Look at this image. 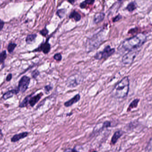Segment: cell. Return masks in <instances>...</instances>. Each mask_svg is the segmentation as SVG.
<instances>
[{
    "mask_svg": "<svg viewBox=\"0 0 152 152\" xmlns=\"http://www.w3.org/2000/svg\"><path fill=\"white\" fill-rule=\"evenodd\" d=\"M147 41V36L143 33H139L131 38L125 40L122 43V47L125 50H138Z\"/></svg>",
    "mask_w": 152,
    "mask_h": 152,
    "instance_id": "obj_1",
    "label": "cell"
},
{
    "mask_svg": "<svg viewBox=\"0 0 152 152\" xmlns=\"http://www.w3.org/2000/svg\"><path fill=\"white\" fill-rule=\"evenodd\" d=\"M129 80L126 76L117 83L114 87L111 94L115 98L124 99L129 94Z\"/></svg>",
    "mask_w": 152,
    "mask_h": 152,
    "instance_id": "obj_2",
    "label": "cell"
},
{
    "mask_svg": "<svg viewBox=\"0 0 152 152\" xmlns=\"http://www.w3.org/2000/svg\"><path fill=\"white\" fill-rule=\"evenodd\" d=\"M105 32L101 30L87 40L86 49L88 52L93 51L99 47L104 39Z\"/></svg>",
    "mask_w": 152,
    "mask_h": 152,
    "instance_id": "obj_3",
    "label": "cell"
},
{
    "mask_svg": "<svg viewBox=\"0 0 152 152\" xmlns=\"http://www.w3.org/2000/svg\"><path fill=\"white\" fill-rule=\"evenodd\" d=\"M115 52L114 48H112L110 46H107L102 51L97 52L94 56V58L97 60L107 59L112 56Z\"/></svg>",
    "mask_w": 152,
    "mask_h": 152,
    "instance_id": "obj_4",
    "label": "cell"
},
{
    "mask_svg": "<svg viewBox=\"0 0 152 152\" xmlns=\"http://www.w3.org/2000/svg\"><path fill=\"white\" fill-rule=\"evenodd\" d=\"M83 77L80 75L74 74L70 76L66 81L68 88H74L80 84L83 81Z\"/></svg>",
    "mask_w": 152,
    "mask_h": 152,
    "instance_id": "obj_5",
    "label": "cell"
},
{
    "mask_svg": "<svg viewBox=\"0 0 152 152\" xmlns=\"http://www.w3.org/2000/svg\"><path fill=\"white\" fill-rule=\"evenodd\" d=\"M138 50H129L124 56L122 58V62L125 65L130 64L134 61L139 53Z\"/></svg>",
    "mask_w": 152,
    "mask_h": 152,
    "instance_id": "obj_6",
    "label": "cell"
},
{
    "mask_svg": "<svg viewBox=\"0 0 152 152\" xmlns=\"http://www.w3.org/2000/svg\"><path fill=\"white\" fill-rule=\"evenodd\" d=\"M31 79L28 76H23L18 83V86L17 89L19 91H21L22 93L25 92L29 87L30 84Z\"/></svg>",
    "mask_w": 152,
    "mask_h": 152,
    "instance_id": "obj_7",
    "label": "cell"
},
{
    "mask_svg": "<svg viewBox=\"0 0 152 152\" xmlns=\"http://www.w3.org/2000/svg\"><path fill=\"white\" fill-rule=\"evenodd\" d=\"M50 45L48 42V39L44 42L42 43L38 48L34 50L33 51H42L45 54H47L50 52Z\"/></svg>",
    "mask_w": 152,
    "mask_h": 152,
    "instance_id": "obj_8",
    "label": "cell"
},
{
    "mask_svg": "<svg viewBox=\"0 0 152 152\" xmlns=\"http://www.w3.org/2000/svg\"><path fill=\"white\" fill-rule=\"evenodd\" d=\"M80 94H76L71 99L66 101L64 104L66 107H69L72 106L74 104L77 103L78 101H80Z\"/></svg>",
    "mask_w": 152,
    "mask_h": 152,
    "instance_id": "obj_9",
    "label": "cell"
},
{
    "mask_svg": "<svg viewBox=\"0 0 152 152\" xmlns=\"http://www.w3.org/2000/svg\"><path fill=\"white\" fill-rule=\"evenodd\" d=\"M42 96H43V93L42 92H40L39 94H37L36 96L31 97L30 99H29V104H30L31 106L32 107H34V106L39 101Z\"/></svg>",
    "mask_w": 152,
    "mask_h": 152,
    "instance_id": "obj_10",
    "label": "cell"
},
{
    "mask_svg": "<svg viewBox=\"0 0 152 152\" xmlns=\"http://www.w3.org/2000/svg\"><path fill=\"white\" fill-rule=\"evenodd\" d=\"M19 92V91L17 88L11 90L9 91H7V92L4 93L3 96H2V98L4 100H7V99H9L10 98H12L14 96V95H17V94H18Z\"/></svg>",
    "mask_w": 152,
    "mask_h": 152,
    "instance_id": "obj_11",
    "label": "cell"
},
{
    "mask_svg": "<svg viewBox=\"0 0 152 152\" xmlns=\"http://www.w3.org/2000/svg\"><path fill=\"white\" fill-rule=\"evenodd\" d=\"M28 132H23L22 133H19V134H16L13 136V137L11 139V141L12 142H16L19 141L20 140L22 139L25 138L27 137L28 135Z\"/></svg>",
    "mask_w": 152,
    "mask_h": 152,
    "instance_id": "obj_12",
    "label": "cell"
},
{
    "mask_svg": "<svg viewBox=\"0 0 152 152\" xmlns=\"http://www.w3.org/2000/svg\"><path fill=\"white\" fill-rule=\"evenodd\" d=\"M105 15L104 13H98L95 15L93 19V23L95 24L99 23L103 21Z\"/></svg>",
    "mask_w": 152,
    "mask_h": 152,
    "instance_id": "obj_13",
    "label": "cell"
},
{
    "mask_svg": "<svg viewBox=\"0 0 152 152\" xmlns=\"http://www.w3.org/2000/svg\"><path fill=\"white\" fill-rule=\"evenodd\" d=\"M123 134V132L119 130L115 132L111 139V142L112 144L115 145L118 141V139L122 136Z\"/></svg>",
    "mask_w": 152,
    "mask_h": 152,
    "instance_id": "obj_14",
    "label": "cell"
},
{
    "mask_svg": "<svg viewBox=\"0 0 152 152\" xmlns=\"http://www.w3.org/2000/svg\"><path fill=\"white\" fill-rule=\"evenodd\" d=\"M69 18H73L76 22H78L81 20V16L78 12L74 10L70 14V15L69 16Z\"/></svg>",
    "mask_w": 152,
    "mask_h": 152,
    "instance_id": "obj_15",
    "label": "cell"
},
{
    "mask_svg": "<svg viewBox=\"0 0 152 152\" xmlns=\"http://www.w3.org/2000/svg\"><path fill=\"white\" fill-rule=\"evenodd\" d=\"M139 100L140 99H134L129 105V107L127 109V111L129 112L133 108H136L138 104Z\"/></svg>",
    "mask_w": 152,
    "mask_h": 152,
    "instance_id": "obj_16",
    "label": "cell"
},
{
    "mask_svg": "<svg viewBox=\"0 0 152 152\" xmlns=\"http://www.w3.org/2000/svg\"><path fill=\"white\" fill-rule=\"evenodd\" d=\"M32 94L28 95L23 100V101L20 103V104H19V107H20V108H23V107H26L27 106V104L29 103V99H30V98L32 96Z\"/></svg>",
    "mask_w": 152,
    "mask_h": 152,
    "instance_id": "obj_17",
    "label": "cell"
},
{
    "mask_svg": "<svg viewBox=\"0 0 152 152\" xmlns=\"http://www.w3.org/2000/svg\"><path fill=\"white\" fill-rule=\"evenodd\" d=\"M36 37H37V35L36 34H31L28 35L26 38V42L28 44H32L35 41Z\"/></svg>",
    "mask_w": 152,
    "mask_h": 152,
    "instance_id": "obj_18",
    "label": "cell"
},
{
    "mask_svg": "<svg viewBox=\"0 0 152 152\" xmlns=\"http://www.w3.org/2000/svg\"><path fill=\"white\" fill-rule=\"evenodd\" d=\"M137 5L135 2H131L129 3V5L126 7V9L129 12H132L137 9Z\"/></svg>",
    "mask_w": 152,
    "mask_h": 152,
    "instance_id": "obj_19",
    "label": "cell"
},
{
    "mask_svg": "<svg viewBox=\"0 0 152 152\" xmlns=\"http://www.w3.org/2000/svg\"><path fill=\"white\" fill-rule=\"evenodd\" d=\"M17 44L15 43H13V42H10L9 44L7 47L8 50L10 53H12L14 51V50L16 47Z\"/></svg>",
    "mask_w": 152,
    "mask_h": 152,
    "instance_id": "obj_20",
    "label": "cell"
},
{
    "mask_svg": "<svg viewBox=\"0 0 152 152\" xmlns=\"http://www.w3.org/2000/svg\"><path fill=\"white\" fill-rule=\"evenodd\" d=\"M7 57V52L6 50L2 51L0 54V63H3Z\"/></svg>",
    "mask_w": 152,
    "mask_h": 152,
    "instance_id": "obj_21",
    "label": "cell"
},
{
    "mask_svg": "<svg viewBox=\"0 0 152 152\" xmlns=\"http://www.w3.org/2000/svg\"><path fill=\"white\" fill-rule=\"evenodd\" d=\"M66 13V10L60 9L58 10L57 12V15L60 18H61L64 16Z\"/></svg>",
    "mask_w": 152,
    "mask_h": 152,
    "instance_id": "obj_22",
    "label": "cell"
},
{
    "mask_svg": "<svg viewBox=\"0 0 152 152\" xmlns=\"http://www.w3.org/2000/svg\"><path fill=\"white\" fill-rule=\"evenodd\" d=\"M40 72L38 70H35L33 71L31 73V76L33 78L35 79L39 75Z\"/></svg>",
    "mask_w": 152,
    "mask_h": 152,
    "instance_id": "obj_23",
    "label": "cell"
},
{
    "mask_svg": "<svg viewBox=\"0 0 152 152\" xmlns=\"http://www.w3.org/2000/svg\"><path fill=\"white\" fill-rule=\"evenodd\" d=\"M54 58L55 60L57 61H60L62 59V56L60 53L56 54L54 56Z\"/></svg>",
    "mask_w": 152,
    "mask_h": 152,
    "instance_id": "obj_24",
    "label": "cell"
},
{
    "mask_svg": "<svg viewBox=\"0 0 152 152\" xmlns=\"http://www.w3.org/2000/svg\"><path fill=\"white\" fill-rule=\"evenodd\" d=\"M111 122L108 121H105L103 123L102 129H104V128H108V127H111Z\"/></svg>",
    "mask_w": 152,
    "mask_h": 152,
    "instance_id": "obj_25",
    "label": "cell"
},
{
    "mask_svg": "<svg viewBox=\"0 0 152 152\" xmlns=\"http://www.w3.org/2000/svg\"><path fill=\"white\" fill-rule=\"evenodd\" d=\"M52 89H53V87H52L51 85H50H50H47V86L44 87V89H45L46 92H49L50 91L52 90Z\"/></svg>",
    "mask_w": 152,
    "mask_h": 152,
    "instance_id": "obj_26",
    "label": "cell"
},
{
    "mask_svg": "<svg viewBox=\"0 0 152 152\" xmlns=\"http://www.w3.org/2000/svg\"><path fill=\"white\" fill-rule=\"evenodd\" d=\"M40 33L42 34V35H43V36H46L47 35V34L48 33V31L47 30V29H46V28L45 29H43V30H42L40 32Z\"/></svg>",
    "mask_w": 152,
    "mask_h": 152,
    "instance_id": "obj_27",
    "label": "cell"
},
{
    "mask_svg": "<svg viewBox=\"0 0 152 152\" xmlns=\"http://www.w3.org/2000/svg\"><path fill=\"white\" fill-rule=\"evenodd\" d=\"M122 18V16L121 15H118L114 18L113 19V22L115 23V22H118L119 20H121Z\"/></svg>",
    "mask_w": 152,
    "mask_h": 152,
    "instance_id": "obj_28",
    "label": "cell"
},
{
    "mask_svg": "<svg viewBox=\"0 0 152 152\" xmlns=\"http://www.w3.org/2000/svg\"><path fill=\"white\" fill-rule=\"evenodd\" d=\"M12 74L11 73H10L7 76V78H6V80L7 82L10 81L12 79Z\"/></svg>",
    "mask_w": 152,
    "mask_h": 152,
    "instance_id": "obj_29",
    "label": "cell"
},
{
    "mask_svg": "<svg viewBox=\"0 0 152 152\" xmlns=\"http://www.w3.org/2000/svg\"><path fill=\"white\" fill-rule=\"evenodd\" d=\"M95 0H85V2L86 4H89V5H92L95 2Z\"/></svg>",
    "mask_w": 152,
    "mask_h": 152,
    "instance_id": "obj_30",
    "label": "cell"
},
{
    "mask_svg": "<svg viewBox=\"0 0 152 152\" xmlns=\"http://www.w3.org/2000/svg\"><path fill=\"white\" fill-rule=\"evenodd\" d=\"M86 6H87V4H86L85 1H83V2H82V3H80V7L81 9L85 8L86 7Z\"/></svg>",
    "mask_w": 152,
    "mask_h": 152,
    "instance_id": "obj_31",
    "label": "cell"
},
{
    "mask_svg": "<svg viewBox=\"0 0 152 152\" xmlns=\"http://www.w3.org/2000/svg\"><path fill=\"white\" fill-rule=\"evenodd\" d=\"M149 144L147 145L146 147V151H148V148L150 147V148H152V141H151V138L150 139V141H149Z\"/></svg>",
    "mask_w": 152,
    "mask_h": 152,
    "instance_id": "obj_32",
    "label": "cell"
},
{
    "mask_svg": "<svg viewBox=\"0 0 152 152\" xmlns=\"http://www.w3.org/2000/svg\"><path fill=\"white\" fill-rule=\"evenodd\" d=\"M4 23L2 20L0 19V31H1L4 27Z\"/></svg>",
    "mask_w": 152,
    "mask_h": 152,
    "instance_id": "obj_33",
    "label": "cell"
},
{
    "mask_svg": "<svg viewBox=\"0 0 152 152\" xmlns=\"http://www.w3.org/2000/svg\"><path fill=\"white\" fill-rule=\"evenodd\" d=\"M3 137V135L2 132V130H1V129L0 128V139H2V138Z\"/></svg>",
    "mask_w": 152,
    "mask_h": 152,
    "instance_id": "obj_34",
    "label": "cell"
},
{
    "mask_svg": "<svg viewBox=\"0 0 152 152\" xmlns=\"http://www.w3.org/2000/svg\"><path fill=\"white\" fill-rule=\"evenodd\" d=\"M68 2L72 4H73L74 3L75 0H68Z\"/></svg>",
    "mask_w": 152,
    "mask_h": 152,
    "instance_id": "obj_35",
    "label": "cell"
},
{
    "mask_svg": "<svg viewBox=\"0 0 152 152\" xmlns=\"http://www.w3.org/2000/svg\"><path fill=\"white\" fill-rule=\"evenodd\" d=\"M118 1H121L122 0H118Z\"/></svg>",
    "mask_w": 152,
    "mask_h": 152,
    "instance_id": "obj_36",
    "label": "cell"
}]
</instances>
